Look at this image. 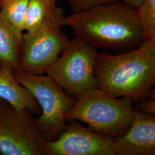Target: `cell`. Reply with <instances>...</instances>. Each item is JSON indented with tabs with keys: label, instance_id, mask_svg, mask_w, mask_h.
Masks as SVG:
<instances>
[{
	"label": "cell",
	"instance_id": "6da1fadb",
	"mask_svg": "<svg viewBox=\"0 0 155 155\" xmlns=\"http://www.w3.org/2000/svg\"><path fill=\"white\" fill-rule=\"evenodd\" d=\"M61 24L95 49L128 51L144 41L136 9L122 1L65 16Z\"/></svg>",
	"mask_w": 155,
	"mask_h": 155
},
{
	"label": "cell",
	"instance_id": "7a4b0ae2",
	"mask_svg": "<svg viewBox=\"0 0 155 155\" xmlns=\"http://www.w3.org/2000/svg\"><path fill=\"white\" fill-rule=\"evenodd\" d=\"M95 76L97 88L112 96L144 100L155 84V45L144 41L120 54L98 53Z\"/></svg>",
	"mask_w": 155,
	"mask_h": 155
},
{
	"label": "cell",
	"instance_id": "3957f363",
	"mask_svg": "<svg viewBox=\"0 0 155 155\" xmlns=\"http://www.w3.org/2000/svg\"><path fill=\"white\" fill-rule=\"evenodd\" d=\"M74 107L67 114V121H79L96 133L116 139L125 133L132 122L133 101L116 97L97 88L76 97Z\"/></svg>",
	"mask_w": 155,
	"mask_h": 155
},
{
	"label": "cell",
	"instance_id": "277c9868",
	"mask_svg": "<svg viewBox=\"0 0 155 155\" xmlns=\"http://www.w3.org/2000/svg\"><path fill=\"white\" fill-rule=\"evenodd\" d=\"M15 77L39 104L41 115L35 121L39 129L47 141L55 140L66 127V116L75 105L76 98L70 97L47 74L35 75L18 70L15 71Z\"/></svg>",
	"mask_w": 155,
	"mask_h": 155
},
{
	"label": "cell",
	"instance_id": "5b68a950",
	"mask_svg": "<svg viewBox=\"0 0 155 155\" xmlns=\"http://www.w3.org/2000/svg\"><path fill=\"white\" fill-rule=\"evenodd\" d=\"M97 49L75 37L69 40L61 55L47 70L51 78L68 94L77 96L97 87Z\"/></svg>",
	"mask_w": 155,
	"mask_h": 155
},
{
	"label": "cell",
	"instance_id": "8992f818",
	"mask_svg": "<svg viewBox=\"0 0 155 155\" xmlns=\"http://www.w3.org/2000/svg\"><path fill=\"white\" fill-rule=\"evenodd\" d=\"M31 113L0 98V155H43L47 140Z\"/></svg>",
	"mask_w": 155,
	"mask_h": 155
},
{
	"label": "cell",
	"instance_id": "52a82bcc",
	"mask_svg": "<svg viewBox=\"0 0 155 155\" xmlns=\"http://www.w3.org/2000/svg\"><path fill=\"white\" fill-rule=\"evenodd\" d=\"M62 27L61 24H52L23 33L19 70L35 75L45 74L69 41Z\"/></svg>",
	"mask_w": 155,
	"mask_h": 155
},
{
	"label": "cell",
	"instance_id": "ba28073f",
	"mask_svg": "<svg viewBox=\"0 0 155 155\" xmlns=\"http://www.w3.org/2000/svg\"><path fill=\"white\" fill-rule=\"evenodd\" d=\"M58 139L46 141L43 155H116L114 139L96 133L75 120L69 121Z\"/></svg>",
	"mask_w": 155,
	"mask_h": 155
},
{
	"label": "cell",
	"instance_id": "9c48e42d",
	"mask_svg": "<svg viewBox=\"0 0 155 155\" xmlns=\"http://www.w3.org/2000/svg\"><path fill=\"white\" fill-rule=\"evenodd\" d=\"M112 148L116 155H155V115L134 111L130 127L114 139Z\"/></svg>",
	"mask_w": 155,
	"mask_h": 155
},
{
	"label": "cell",
	"instance_id": "30bf717a",
	"mask_svg": "<svg viewBox=\"0 0 155 155\" xmlns=\"http://www.w3.org/2000/svg\"><path fill=\"white\" fill-rule=\"evenodd\" d=\"M0 98L17 109H27L35 114L41 113L40 107L33 94L17 82L15 70L6 64H0Z\"/></svg>",
	"mask_w": 155,
	"mask_h": 155
},
{
	"label": "cell",
	"instance_id": "8fae6325",
	"mask_svg": "<svg viewBox=\"0 0 155 155\" xmlns=\"http://www.w3.org/2000/svg\"><path fill=\"white\" fill-rule=\"evenodd\" d=\"M64 17V10L58 5L57 0H29L24 32H32L52 24H61Z\"/></svg>",
	"mask_w": 155,
	"mask_h": 155
},
{
	"label": "cell",
	"instance_id": "7c38bea8",
	"mask_svg": "<svg viewBox=\"0 0 155 155\" xmlns=\"http://www.w3.org/2000/svg\"><path fill=\"white\" fill-rule=\"evenodd\" d=\"M22 34L0 13V64H6L15 71L19 70Z\"/></svg>",
	"mask_w": 155,
	"mask_h": 155
},
{
	"label": "cell",
	"instance_id": "4fadbf2b",
	"mask_svg": "<svg viewBox=\"0 0 155 155\" xmlns=\"http://www.w3.org/2000/svg\"><path fill=\"white\" fill-rule=\"evenodd\" d=\"M29 0H0V13L21 33Z\"/></svg>",
	"mask_w": 155,
	"mask_h": 155
},
{
	"label": "cell",
	"instance_id": "5bb4252c",
	"mask_svg": "<svg viewBox=\"0 0 155 155\" xmlns=\"http://www.w3.org/2000/svg\"><path fill=\"white\" fill-rule=\"evenodd\" d=\"M136 9L144 41L155 45V0H143Z\"/></svg>",
	"mask_w": 155,
	"mask_h": 155
},
{
	"label": "cell",
	"instance_id": "9a60e30c",
	"mask_svg": "<svg viewBox=\"0 0 155 155\" xmlns=\"http://www.w3.org/2000/svg\"><path fill=\"white\" fill-rule=\"evenodd\" d=\"M74 13L84 11L98 6L121 1V0H66Z\"/></svg>",
	"mask_w": 155,
	"mask_h": 155
},
{
	"label": "cell",
	"instance_id": "2e32d148",
	"mask_svg": "<svg viewBox=\"0 0 155 155\" xmlns=\"http://www.w3.org/2000/svg\"><path fill=\"white\" fill-rule=\"evenodd\" d=\"M151 92L150 94L152 95ZM148 97L149 98L147 97L146 98H144V100H141L142 102L140 104H139L137 106V108L139 109L138 111L143 112L145 114L150 115H155V97H153V96L152 95L151 97H150V96Z\"/></svg>",
	"mask_w": 155,
	"mask_h": 155
},
{
	"label": "cell",
	"instance_id": "e0dca14e",
	"mask_svg": "<svg viewBox=\"0 0 155 155\" xmlns=\"http://www.w3.org/2000/svg\"><path fill=\"white\" fill-rule=\"evenodd\" d=\"M143 0H121L122 2L127 4L133 8H137Z\"/></svg>",
	"mask_w": 155,
	"mask_h": 155
}]
</instances>
